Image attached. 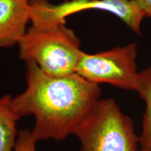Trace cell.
<instances>
[{
    "mask_svg": "<svg viewBox=\"0 0 151 151\" xmlns=\"http://www.w3.org/2000/svg\"><path fill=\"white\" fill-rule=\"evenodd\" d=\"M26 89L11 99L19 118L33 116L32 131L36 141H62L73 134L100 99L98 84L78 73L67 76L48 75L32 62H26Z\"/></svg>",
    "mask_w": 151,
    "mask_h": 151,
    "instance_id": "1",
    "label": "cell"
},
{
    "mask_svg": "<svg viewBox=\"0 0 151 151\" xmlns=\"http://www.w3.org/2000/svg\"><path fill=\"white\" fill-rule=\"evenodd\" d=\"M19 57L36 64L52 76H67L76 73L83 51L80 41L66 23L32 24L18 43Z\"/></svg>",
    "mask_w": 151,
    "mask_h": 151,
    "instance_id": "2",
    "label": "cell"
},
{
    "mask_svg": "<svg viewBox=\"0 0 151 151\" xmlns=\"http://www.w3.org/2000/svg\"><path fill=\"white\" fill-rule=\"evenodd\" d=\"M73 134L81 151H137L139 146L134 123L111 98L98 100Z\"/></svg>",
    "mask_w": 151,
    "mask_h": 151,
    "instance_id": "3",
    "label": "cell"
},
{
    "mask_svg": "<svg viewBox=\"0 0 151 151\" xmlns=\"http://www.w3.org/2000/svg\"><path fill=\"white\" fill-rule=\"evenodd\" d=\"M135 43L95 54L83 51L76 73L94 83H108L126 90L137 91L139 73Z\"/></svg>",
    "mask_w": 151,
    "mask_h": 151,
    "instance_id": "4",
    "label": "cell"
},
{
    "mask_svg": "<svg viewBox=\"0 0 151 151\" xmlns=\"http://www.w3.org/2000/svg\"><path fill=\"white\" fill-rule=\"evenodd\" d=\"M31 6L32 23L37 25L66 23V18L72 14L99 10L114 14L140 35L141 22L145 17L136 0H69L58 4L49 0H33Z\"/></svg>",
    "mask_w": 151,
    "mask_h": 151,
    "instance_id": "5",
    "label": "cell"
},
{
    "mask_svg": "<svg viewBox=\"0 0 151 151\" xmlns=\"http://www.w3.org/2000/svg\"><path fill=\"white\" fill-rule=\"evenodd\" d=\"M29 0H0V47L18 45L31 21Z\"/></svg>",
    "mask_w": 151,
    "mask_h": 151,
    "instance_id": "6",
    "label": "cell"
},
{
    "mask_svg": "<svg viewBox=\"0 0 151 151\" xmlns=\"http://www.w3.org/2000/svg\"><path fill=\"white\" fill-rule=\"evenodd\" d=\"M11 99L10 94L0 98V151H14L18 139L20 118L11 107Z\"/></svg>",
    "mask_w": 151,
    "mask_h": 151,
    "instance_id": "7",
    "label": "cell"
},
{
    "mask_svg": "<svg viewBox=\"0 0 151 151\" xmlns=\"http://www.w3.org/2000/svg\"><path fill=\"white\" fill-rule=\"evenodd\" d=\"M137 92L146 104L139 136L140 151H151V67L139 73Z\"/></svg>",
    "mask_w": 151,
    "mask_h": 151,
    "instance_id": "8",
    "label": "cell"
},
{
    "mask_svg": "<svg viewBox=\"0 0 151 151\" xmlns=\"http://www.w3.org/2000/svg\"><path fill=\"white\" fill-rule=\"evenodd\" d=\"M37 141L34 139L32 132L23 129L18 132L17 142L14 151H37Z\"/></svg>",
    "mask_w": 151,
    "mask_h": 151,
    "instance_id": "9",
    "label": "cell"
},
{
    "mask_svg": "<svg viewBox=\"0 0 151 151\" xmlns=\"http://www.w3.org/2000/svg\"><path fill=\"white\" fill-rule=\"evenodd\" d=\"M145 17H151V0H136Z\"/></svg>",
    "mask_w": 151,
    "mask_h": 151,
    "instance_id": "10",
    "label": "cell"
},
{
    "mask_svg": "<svg viewBox=\"0 0 151 151\" xmlns=\"http://www.w3.org/2000/svg\"><path fill=\"white\" fill-rule=\"evenodd\" d=\"M29 1H33V0H29Z\"/></svg>",
    "mask_w": 151,
    "mask_h": 151,
    "instance_id": "11",
    "label": "cell"
}]
</instances>
